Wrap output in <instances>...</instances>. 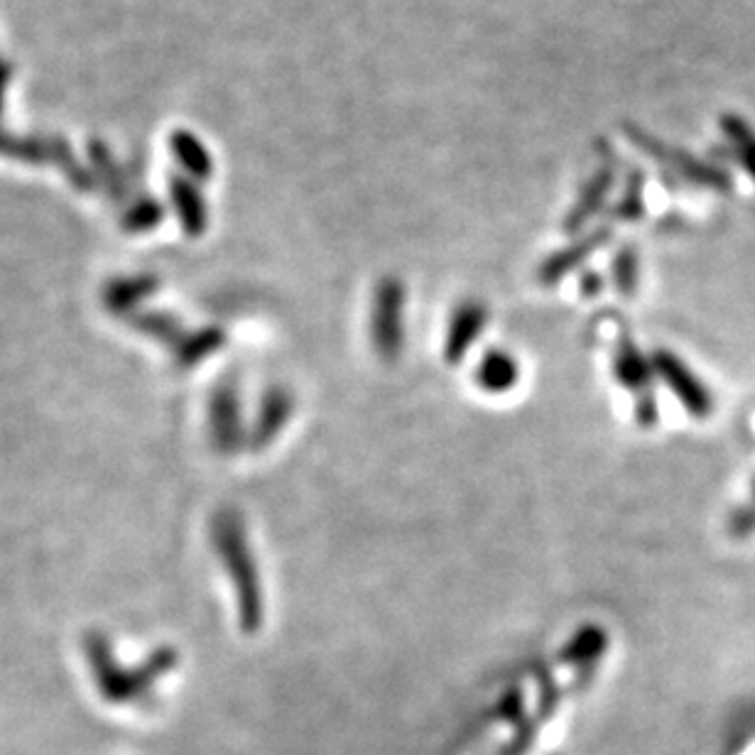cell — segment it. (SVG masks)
<instances>
[{
  "instance_id": "277c9868",
  "label": "cell",
  "mask_w": 755,
  "mask_h": 755,
  "mask_svg": "<svg viewBox=\"0 0 755 755\" xmlns=\"http://www.w3.org/2000/svg\"><path fill=\"white\" fill-rule=\"evenodd\" d=\"M655 376L662 382V386L672 392L677 402L682 405L684 412L694 420H707L711 412H714L716 402L711 390L707 388V382L699 378L692 368L687 366V360L670 352V348H655L650 354Z\"/></svg>"
},
{
  "instance_id": "3957f363",
  "label": "cell",
  "mask_w": 755,
  "mask_h": 755,
  "mask_svg": "<svg viewBox=\"0 0 755 755\" xmlns=\"http://www.w3.org/2000/svg\"><path fill=\"white\" fill-rule=\"evenodd\" d=\"M370 346L382 364H398L408 344V288L396 276L376 282L370 298Z\"/></svg>"
},
{
  "instance_id": "ac0fdd59",
  "label": "cell",
  "mask_w": 755,
  "mask_h": 755,
  "mask_svg": "<svg viewBox=\"0 0 755 755\" xmlns=\"http://www.w3.org/2000/svg\"><path fill=\"white\" fill-rule=\"evenodd\" d=\"M150 290H152V284H142V280L126 282V284H118V288H114L111 294H108V300H111L114 310H126V308H130V304H133L136 292L148 294Z\"/></svg>"
},
{
  "instance_id": "ffe728a7",
  "label": "cell",
  "mask_w": 755,
  "mask_h": 755,
  "mask_svg": "<svg viewBox=\"0 0 755 755\" xmlns=\"http://www.w3.org/2000/svg\"><path fill=\"white\" fill-rule=\"evenodd\" d=\"M748 500L755 503V476H753V481H751V498H748Z\"/></svg>"
},
{
  "instance_id": "6da1fadb",
  "label": "cell",
  "mask_w": 755,
  "mask_h": 755,
  "mask_svg": "<svg viewBox=\"0 0 755 755\" xmlns=\"http://www.w3.org/2000/svg\"><path fill=\"white\" fill-rule=\"evenodd\" d=\"M212 540L218 560L226 567L236 591L240 630H246L248 636H256L262 623H266V591L260 584L256 557L246 535V522L231 508L218 510L212 522Z\"/></svg>"
},
{
  "instance_id": "7a4b0ae2",
  "label": "cell",
  "mask_w": 755,
  "mask_h": 755,
  "mask_svg": "<svg viewBox=\"0 0 755 755\" xmlns=\"http://www.w3.org/2000/svg\"><path fill=\"white\" fill-rule=\"evenodd\" d=\"M89 660L98 692H101L106 702L130 704L148 697L152 684L177 665V652L170 648L158 650L145 665L138 667V670H123V667L114 660V652L108 648V643L94 636L89 638Z\"/></svg>"
},
{
  "instance_id": "52a82bcc",
  "label": "cell",
  "mask_w": 755,
  "mask_h": 755,
  "mask_svg": "<svg viewBox=\"0 0 755 755\" xmlns=\"http://www.w3.org/2000/svg\"><path fill=\"white\" fill-rule=\"evenodd\" d=\"M608 648H611V633L606 630V626L589 621V623H582V626L569 636V640L562 645L557 662L574 667V670L579 672L576 684L582 687L594 680L598 665L606 658Z\"/></svg>"
},
{
  "instance_id": "7c38bea8",
  "label": "cell",
  "mask_w": 755,
  "mask_h": 755,
  "mask_svg": "<svg viewBox=\"0 0 755 755\" xmlns=\"http://www.w3.org/2000/svg\"><path fill=\"white\" fill-rule=\"evenodd\" d=\"M520 382V364L506 348H488L474 366V386L486 396H506Z\"/></svg>"
},
{
  "instance_id": "e0dca14e",
  "label": "cell",
  "mask_w": 755,
  "mask_h": 755,
  "mask_svg": "<svg viewBox=\"0 0 755 755\" xmlns=\"http://www.w3.org/2000/svg\"><path fill=\"white\" fill-rule=\"evenodd\" d=\"M633 418H636V424L643 427V430H655L660 422L658 396L655 392H645L640 398H633Z\"/></svg>"
},
{
  "instance_id": "5b68a950",
  "label": "cell",
  "mask_w": 755,
  "mask_h": 755,
  "mask_svg": "<svg viewBox=\"0 0 755 755\" xmlns=\"http://www.w3.org/2000/svg\"><path fill=\"white\" fill-rule=\"evenodd\" d=\"M209 430L212 442L222 454H236L248 444V432L244 427V414H240V398L234 380L218 382L212 392L209 405Z\"/></svg>"
},
{
  "instance_id": "2e32d148",
  "label": "cell",
  "mask_w": 755,
  "mask_h": 755,
  "mask_svg": "<svg viewBox=\"0 0 755 755\" xmlns=\"http://www.w3.org/2000/svg\"><path fill=\"white\" fill-rule=\"evenodd\" d=\"M726 528L733 540H746L751 538V535H755V503L748 500L733 510L729 516Z\"/></svg>"
},
{
  "instance_id": "8992f818",
  "label": "cell",
  "mask_w": 755,
  "mask_h": 755,
  "mask_svg": "<svg viewBox=\"0 0 755 755\" xmlns=\"http://www.w3.org/2000/svg\"><path fill=\"white\" fill-rule=\"evenodd\" d=\"M490 320V312L484 300H462L452 310L444 334L442 356L449 366H462L464 358L472 352L474 344L484 336Z\"/></svg>"
},
{
  "instance_id": "4fadbf2b",
  "label": "cell",
  "mask_w": 755,
  "mask_h": 755,
  "mask_svg": "<svg viewBox=\"0 0 755 755\" xmlns=\"http://www.w3.org/2000/svg\"><path fill=\"white\" fill-rule=\"evenodd\" d=\"M224 344H226V334L218 330V326H206V330L196 334H190V336L184 334L177 348H174V358H177V366L192 368L196 364H202L204 358L216 354Z\"/></svg>"
},
{
  "instance_id": "9a60e30c",
  "label": "cell",
  "mask_w": 755,
  "mask_h": 755,
  "mask_svg": "<svg viewBox=\"0 0 755 755\" xmlns=\"http://www.w3.org/2000/svg\"><path fill=\"white\" fill-rule=\"evenodd\" d=\"M611 216L623 224L640 222L645 216V174L640 170H630L626 187H623V194L618 196L614 209H611Z\"/></svg>"
},
{
  "instance_id": "5bb4252c",
  "label": "cell",
  "mask_w": 755,
  "mask_h": 755,
  "mask_svg": "<svg viewBox=\"0 0 755 755\" xmlns=\"http://www.w3.org/2000/svg\"><path fill=\"white\" fill-rule=\"evenodd\" d=\"M611 282L621 298L633 300L640 290V256L633 246H623L611 260Z\"/></svg>"
},
{
  "instance_id": "8fae6325",
  "label": "cell",
  "mask_w": 755,
  "mask_h": 755,
  "mask_svg": "<svg viewBox=\"0 0 755 755\" xmlns=\"http://www.w3.org/2000/svg\"><path fill=\"white\" fill-rule=\"evenodd\" d=\"M611 374H614L621 388H626L633 398L645 392H655V368L650 356H645L630 336H621L614 346L611 358Z\"/></svg>"
},
{
  "instance_id": "d6986e66",
  "label": "cell",
  "mask_w": 755,
  "mask_h": 755,
  "mask_svg": "<svg viewBox=\"0 0 755 755\" xmlns=\"http://www.w3.org/2000/svg\"><path fill=\"white\" fill-rule=\"evenodd\" d=\"M604 290H606V280L596 270H586L582 280H579V294H582L584 300H596L598 294H604Z\"/></svg>"
},
{
  "instance_id": "9c48e42d",
  "label": "cell",
  "mask_w": 755,
  "mask_h": 755,
  "mask_svg": "<svg viewBox=\"0 0 755 755\" xmlns=\"http://www.w3.org/2000/svg\"><path fill=\"white\" fill-rule=\"evenodd\" d=\"M601 152H604V162H601V168L591 174L589 182L582 187V192H579L574 206L564 216V234H569V236L582 231L591 218L604 209V204L608 202V194L616 184L614 155H611L608 148H601Z\"/></svg>"
},
{
  "instance_id": "30bf717a",
  "label": "cell",
  "mask_w": 755,
  "mask_h": 755,
  "mask_svg": "<svg viewBox=\"0 0 755 755\" xmlns=\"http://www.w3.org/2000/svg\"><path fill=\"white\" fill-rule=\"evenodd\" d=\"M608 240H611V228L608 226L596 228L594 234L579 238L574 240V244H569L560 250H554L552 256H547L535 278H538L542 288H557V284H562L567 276H572L576 268H582L584 262L596 254V250L604 248Z\"/></svg>"
},
{
  "instance_id": "ba28073f",
  "label": "cell",
  "mask_w": 755,
  "mask_h": 755,
  "mask_svg": "<svg viewBox=\"0 0 755 755\" xmlns=\"http://www.w3.org/2000/svg\"><path fill=\"white\" fill-rule=\"evenodd\" d=\"M294 392L284 386H270L262 392L256 420L248 430L250 452H266V449L288 430L294 414Z\"/></svg>"
}]
</instances>
